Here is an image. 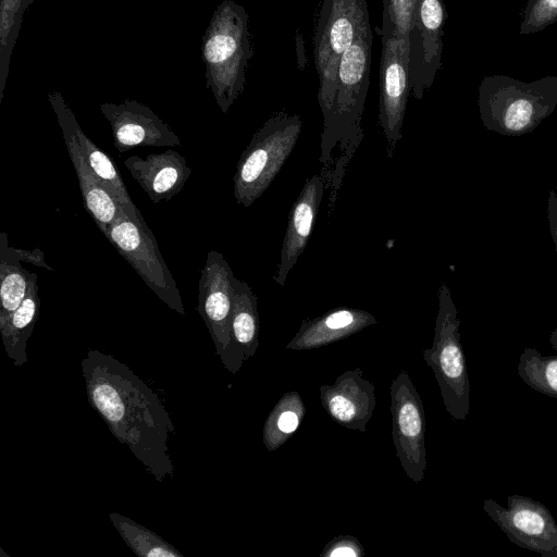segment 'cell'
<instances>
[{
  "label": "cell",
  "mask_w": 557,
  "mask_h": 557,
  "mask_svg": "<svg viewBox=\"0 0 557 557\" xmlns=\"http://www.w3.org/2000/svg\"><path fill=\"white\" fill-rule=\"evenodd\" d=\"M88 401L121 444L156 478L172 479L169 438L174 424L158 395L109 354L89 349L82 360Z\"/></svg>",
  "instance_id": "cell-1"
},
{
  "label": "cell",
  "mask_w": 557,
  "mask_h": 557,
  "mask_svg": "<svg viewBox=\"0 0 557 557\" xmlns=\"http://www.w3.org/2000/svg\"><path fill=\"white\" fill-rule=\"evenodd\" d=\"M372 32L370 22L357 34L341 58L330 122L323 126L319 161L330 165L333 149L341 143L333 184L341 183L344 170L362 139L361 117L370 85ZM337 188V187H336Z\"/></svg>",
  "instance_id": "cell-2"
},
{
  "label": "cell",
  "mask_w": 557,
  "mask_h": 557,
  "mask_svg": "<svg viewBox=\"0 0 557 557\" xmlns=\"http://www.w3.org/2000/svg\"><path fill=\"white\" fill-rule=\"evenodd\" d=\"M248 22L243 5L234 0H223L202 37L207 87L223 113L243 92L246 70L253 55Z\"/></svg>",
  "instance_id": "cell-3"
},
{
  "label": "cell",
  "mask_w": 557,
  "mask_h": 557,
  "mask_svg": "<svg viewBox=\"0 0 557 557\" xmlns=\"http://www.w3.org/2000/svg\"><path fill=\"white\" fill-rule=\"evenodd\" d=\"M484 126L507 136L532 132L557 107V76L525 83L508 76L485 77L479 88Z\"/></svg>",
  "instance_id": "cell-4"
},
{
  "label": "cell",
  "mask_w": 557,
  "mask_h": 557,
  "mask_svg": "<svg viewBox=\"0 0 557 557\" xmlns=\"http://www.w3.org/2000/svg\"><path fill=\"white\" fill-rule=\"evenodd\" d=\"M301 128L299 115L281 111L252 135L233 177L238 205L250 207L268 189L292 153Z\"/></svg>",
  "instance_id": "cell-5"
},
{
  "label": "cell",
  "mask_w": 557,
  "mask_h": 557,
  "mask_svg": "<svg viewBox=\"0 0 557 557\" xmlns=\"http://www.w3.org/2000/svg\"><path fill=\"white\" fill-rule=\"evenodd\" d=\"M370 22L367 0H323L313 32V58L319 79L318 102L323 126L331 119L341 58L358 32Z\"/></svg>",
  "instance_id": "cell-6"
},
{
  "label": "cell",
  "mask_w": 557,
  "mask_h": 557,
  "mask_svg": "<svg viewBox=\"0 0 557 557\" xmlns=\"http://www.w3.org/2000/svg\"><path fill=\"white\" fill-rule=\"evenodd\" d=\"M459 325L450 289L442 283L433 345L423 354L435 374L446 410L454 419L463 420L470 411V382Z\"/></svg>",
  "instance_id": "cell-7"
},
{
  "label": "cell",
  "mask_w": 557,
  "mask_h": 557,
  "mask_svg": "<svg viewBox=\"0 0 557 557\" xmlns=\"http://www.w3.org/2000/svg\"><path fill=\"white\" fill-rule=\"evenodd\" d=\"M382 50L379 74V125L387 140V156L403 137L410 87V44L409 36L401 35L393 22L388 8L383 2Z\"/></svg>",
  "instance_id": "cell-8"
},
{
  "label": "cell",
  "mask_w": 557,
  "mask_h": 557,
  "mask_svg": "<svg viewBox=\"0 0 557 557\" xmlns=\"http://www.w3.org/2000/svg\"><path fill=\"white\" fill-rule=\"evenodd\" d=\"M107 239L170 309L185 315L176 282L145 220L132 219L121 208L109 228Z\"/></svg>",
  "instance_id": "cell-9"
},
{
  "label": "cell",
  "mask_w": 557,
  "mask_h": 557,
  "mask_svg": "<svg viewBox=\"0 0 557 557\" xmlns=\"http://www.w3.org/2000/svg\"><path fill=\"white\" fill-rule=\"evenodd\" d=\"M235 280L236 276L224 256L210 250L198 284L197 310L206 323L219 357L232 373H236L243 363L232 342Z\"/></svg>",
  "instance_id": "cell-10"
},
{
  "label": "cell",
  "mask_w": 557,
  "mask_h": 557,
  "mask_svg": "<svg viewBox=\"0 0 557 557\" xmlns=\"http://www.w3.org/2000/svg\"><path fill=\"white\" fill-rule=\"evenodd\" d=\"M483 509L513 544L543 557H557V522L542 503L510 495L507 507L485 499Z\"/></svg>",
  "instance_id": "cell-11"
},
{
  "label": "cell",
  "mask_w": 557,
  "mask_h": 557,
  "mask_svg": "<svg viewBox=\"0 0 557 557\" xmlns=\"http://www.w3.org/2000/svg\"><path fill=\"white\" fill-rule=\"evenodd\" d=\"M445 8L442 0H417L409 30L410 87L422 99L442 65Z\"/></svg>",
  "instance_id": "cell-12"
},
{
  "label": "cell",
  "mask_w": 557,
  "mask_h": 557,
  "mask_svg": "<svg viewBox=\"0 0 557 557\" xmlns=\"http://www.w3.org/2000/svg\"><path fill=\"white\" fill-rule=\"evenodd\" d=\"M48 99L57 115L76 172L84 207L107 238L109 228L119 215L121 207L86 163L76 135L78 122L63 96L58 91H51L48 94Z\"/></svg>",
  "instance_id": "cell-13"
},
{
  "label": "cell",
  "mask_w": 557,
  "mask_h": 557,
  "mask_svg": "<svg viewBox=\"0 0 557 557\" xmlns=\"http://www.w3.org/2000/svg\"><path fill=\"white\" fill-rule=\"evenodd\" d=\"M392 413L397 456L407 474L420 481L425 468L423 407L406 372L392 385Z\"/></svg>",
  "instance_id": "cell-14"
},
{
  "label": "cell",
  "mask_w": 557,
  "mask_h": 557,
  "mask_svg": "<svg viewBox=\"0 0 557 557\" xmlns=\"http://www.w3.org/2000/svg\"><path fill=\"white\" fill-rule=\"evenodd\" d=\"M119 153L135 147L182 146L177 135L149 107L126 99L121 103H101Z\"/></svg>",
  "instance_id": "cell-15"
},
{
  "label": "cell",
  "mask_w": 557,
  "mask_h": 557,
  "mask_svg": "<svg viewBox=\"0 0 557 557\" xmlns=\"http://www.w3.org/2000/svg\"><path fill=\"white\" fill-rule=\"evenodd\" d=\"M323 191V177L319 174L313 175L306 181L299 196L289 210L288 223L280 255L281 261L273 276L274 281L281 286L285 284L287 275L308 244Z\"/></svg>",
  "instance_id": "cell-16"
},
{
  "label": "cell",
  "mask_w": 557,
  "mask_h": 557,
  "mask_svg": "<svg viewBox=\"0 0 557 557\" xmlns=\"http://www.w3.org/2000/svg\"><path fill=\"white\" fill-rule=\"evenodd\" d=\"M124 165L156 205L162 200L169 201L182 191L191 174L186 159L172 149L150 153L145 159L131 156L125 159Z\"/></svg>",
  "instance_id": "cell-17"
},
{
  "label": "cell",
  "mask_w": 557,
  "mask_h": 557,
  "mask_svg": "<svg viewBox=\"0 0 557 557\" xmlns=\"http://www.w3.org/2000/svg\"><path fill=\"white\" fill-rule=\"evenodd\" d=\"M37 274L33 273L26 297L21 306L0 324V334L4 349L14 366L27 362V341L39 317Z\"/></svg>",
  "instance_id": "cell-18"
},
{
  "label": "cell",
  "mask_w": 557,
  "mask_h": 557,
  "mask_svg": "<svg viewBox=\"0 0 557 557\" xmlns=\"http://www.w3.org/2000/svg\"><path fill=\"white\" fill-rule=\"evenodd\" d=\"M257 300L248 283L236 277L232 311V342L242 362L244 359L252 357L258 346Z\"/></svg>",
  "instance_id": "cell-19"
},
{
  "label": "cell",
  "mask_w": 557,
  "mask_h": 557,
  "mask_svg": "<svg viewBox=\"0 0 557 557\" xmlns=\"http://www.w3.org/2000/svg\"><path fill=\"white\" fill-rule=\"evenodd\" d=\"M33 273L21 265L9 245L8 234H0V324L21 306L27 295Z\"/></svg>",
  "instance_id": "cell-20"
},
{
  "label": "cell",
  "mask_w": 557,
  "mask_h": 557,
  "mask_svg": "<svg viewBox=\"0 0 557 557\" xmlns=\"http://www.w3.org/2000/svg\"><path fill=\"white\" fill-rule=\"evenodd\" d=\"M374 318L363 310L342 308L305 322L295 343L313 345L342 337L370 323Z\"/></svg>",
  "instance_id": "cell-21"
},
{
  "label": "cell",
  "mask_w": 557,
  "mask_h": 557,
  "mask_svg": "<svg viewBox=\"0 0 557 557\" xmlns=\"http://www.w3.org/2000/svg\"><path fill=\"white\" fill-rule=\"evenodd\" d=\"M109 518L127 546L139 557H184L153 531L117 512Z\"/></svg>",
  "instance_id": "cell-22"
},
{
  "label": "cell",
  "mask_w": 557,
  "mask_h": 557,
  "mask_svg": "<svg viewBox=\"0 0 557 557\" xmlns=\"http://www.w3.org/2000/svg\"><path fill=\"white\" fill-rule=\"evenodd\" d=\"M35 0H0V103L3 99L10 60L23 16Z\"/></svg>",
  "instance_id": "cell-23"
},
{
  "label": "cell",
  "mask_w": 557,
  "mask_h": 557,
  "mask_svg": "<svg viewBox=\"0 0 557 557\" xmlns=\"http://www.w3.org/2000/svg\"><path fill=\"white\" fill-rule=\"evenodd\" d=\"M518 374L541 394L557 398V356H543L535 348H525L519 358Z\"/></svg>",
  "instance_id": "cell-24"
},
{
  "label": "cell",
  "mask_w": 557,
  "mask_h": 557,
  "mask_svg": "<svg viewBox=\"0 0 557 557\" xmlns=\"http://www.w3.org/2000/svg\"><path fill=\"white\" fill-rule=\"evenodd\" d=\"M556 21L557 0H529L520 25V34L537 33Z\"/></svg>",
  "instance_id": "cell-25"
},
{
  "label": "cell",
  "mask_w": 557,
  "mask_h": 557,
  "mask_svg": "<svg viewBox=\"0 0 557 557\" xmlns=\"http://www.w3.org/2000/svg\"><path fill=\"white\" fill-rule=\"evenodd\" d=\"M343 393L342 388L337 387L327 393L326 405L332 417L337 421L351 424L357 418V412L361 408L359 395Z\"/></svg>",
  "instance_id": "cell-26"
},
{
  "label": "cell",
  "mask_w": 557,
  "mask_h": 557,
  "mask_svg": "<svg viewBox=\"0 0 557 557\" xmlns=\"http://www.w3.org/2000/svg\"><path fill=\"white\" fill-rule=\"evenodd\" d=\"M383 2L386 3L397 30L401 35L409 36L417 0H383Z\"/></svg>",
  "instance_id": "cell-27"
},
{
  "label": "cell",
  "mask_w": 557,
  "mask_h": 557,
  "mask_svg": "<svg viewBox=\"0 0 557 557\" xmlns=\"http://www.w3.org/2000/svg\"><path fill=\"white\" fill-rule=\"evenodd\" d=\"M11 250L13 251L15 257L21 262L22 261L28 262V263H32L33 265H37V267L44 268V269L49 270V271H53L54 270L52 267H50L46 262L45 253L39 248H34L32 250H26V249H22V248L11 247Z\"/></svg>",
  "instance_id": "cell-28"
},
{
  "label": "cell",
  "mask_w": 557,
  "mask_h": 557,
  "mask_svg": "<svg viewBox=\"0 0 557 557\" xmlns=\"http://www.w3.org/2000/svg\"><path fill=\"white\" fill-rule=\"evenodd\" d=\"M547 219L549 232L556 246L557 252V195L552 189L547 201Z\"/></svg>",
  "instance_id": "cell-29"
},
{
  "label": "cell",
  "mask_w": 557,
  "mask_h": 557,
  "mask_svg": "<svg viewBox=\"0 0 557 557\" xmlns=\"http://www.w3.org/2000/svg\"><path fill=\"white\" fill-rule=\"evenodd\" d=\"M299 423L297 414L293 411L283 412L277 420V428L284 433L294 432Z\"/></svg>",
  "instance_id": "cell-30"
},
{
  "label": "cell",
  "mask_w": 557,
  "mask_h": 557,
  "mask_svg": "<svg viewBox=\"0 0 557 557\" xmlns=\"http://www.w3.org/2000/svg\"><path fill=\"white\" fill-rule=\"evenodd\" d=\"M357 554L354 552V549H351L350 547H338V548H335L332 550V553L330 554V556H335V557H347V556H352L355 557Z\"/></svg>",
  "instance_id": "cell-31"
},
{
  "label": "cell",
  "mask_w": 557,
  "mask_h": 557,
  "mask_svg": "<svg viewBox=\"0 0 557 557\" xmlns=\"http://www.w3.org/2000/svg\"><path fill=\"white\" fill-rule=\"evenodd\" d=\"M550 346L557 350V329H555L549 336Z\"/></svg>",
  "instance_id": "cell-32"
}]
</instances>
